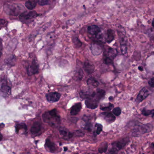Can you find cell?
Wrapping results in <instances>:
<instances>
[{
  "mask_svg": "<svg viewBox=\"0 0 154 154\" xmlns=\"http://www.w3.org/2000/svg\"><path fill=\"white\" fill-rule=\"evenodd\" d=\"M36 5L37 2L35 1V0H28L25 3V6L28 10H33Z\"/></svg>",
  "mask_w": 154,
  "mask_h": 154,
  "instance_id": "7402d4cb",
  "label": "cell"
},
{
  "mask_svg": "<svg viewBox=\"0 0 154 154\" xmlns=\"http://www.w3.org/2000/svg\"><path fill=\"white\" fill-rule=\"evenodd\" d=\"M91 50L92 54L94 56H99L101 54L102 50L101 47L96 43H93L91 46Z\"/></svg>",
  "mask_w": 154,
  "mask_h": 154,
  "instance_id": "4fadbf2b",
  "label": "cell"
},
{
  "mask_svg": "<svg viewBox=\"0 0 154 154\" xmlns=\"http://www.w3.org/2000/svg\"><path fill=\"white\" fill-rule=\"evenodd\" d=\"M45 147L48 151L51 153H55L57 151L56 145L49 139H47L46 140Z\"/></svg>",
  "mask_w": 154,
  "mask_h": 154,
  "instance_id": "8992f818",
  "label": "cell"
},
{
  "mask_svg": "<svg viewBox=\"0 0 154 154\" xmlns=\"http://www.w3.org/2000/svg\"><path fill=\"white\" fill-rule=\"evenodd\" d=\"M1 91L4 95H9L11 93V89L7 85H2L1 87Z\"/></svg>",
  "mask_w": 154,
  "mask_h": 154,
  "instance_id": "d4e9b609",
  "label": "cell"
},
{
  "mask_svg": "<svg viewBox=\"0 0 154 154\" xmlns=\"http://www.w3.org/2000/svg\"><path fill=\"white\" fill-rule=\"evenodd\" d=\"M150 91L146 87H144L140 91L136 98V102H141L150 95Z\"/></svg>",
  "mask_w": 154,
  "mask_h": 154,
  "instance_id": "3957f363",
  "label": "cell"
},
{
  "mask_svg": "<svg viewBox=\"0 0 154 154\" xmlns=\"http://www.w3.org/2000/svg\"><path fill=\"white\" fill-rule=\"evenodd\" d=\"M64 149L65 151H67L68 150V148L66 147H64Z\"/></svg>",
  "mask_w": 154,
  "mask_h": 154,
  "instance_id": "f35d334b",
  "label": "cell"
},
{
  "mask_svg": "<svg viewBox=\"0 0 154 154\" xmlns=\"http://www.w3.org/2000/svg\"><path fill=\"white\" fill-rule=\"evenodd\" d=\"M92 126H93V125H92V124L87 121L86 124L85 126V129L86 130H87L90 131L92 130Z\"/></svg>",
  "mask_w": 154,
  "mask_h": 154,
  "instance_id": "e575fe53",
  "label": "cell"
},
{
  "mask_svg": "<svg viewBox=\"0 0 154 154\" xmlns=\"http://www.w3.org/2000/svg\"><path fill=\"white\" fill-rule=\"evenodd\" d=\"M28 74V75L31 76L35 75L39 72V67L38 63L34 59L32 61V64L28 66V69L27 70Z\"/></svg>",
  "mask_w": 154,
  "mask_h": 154,
  "instance_id": "277c9868",
  "label": "cell"
},
{
  "mask_svg": "<svg viewBox=\"0 0 154 154\" xmlns=\"http://www.w3.org/2000/svg\"><path fill=\"white\" fill-rule=\"evenodd\" d=\"M101 115L106 122L109 124L113 123L115 121V116L110 112H103L101 113Z\"/></svg>",
  "mask_w": 154,
  "mask_h": 154,
  "instance_id": "7c38bea8",
  "label": "cell"
},
{
  "mask_svg": "<svg viewBox=\"0 0 154 154\" xmlns=\"http://www.w3.org/2000/svg\"><path fill=\"white\" fill-rule=\"evenodd\" d=\"M96 127V133L97 134H99L102 131L103 127L101 124H96L95 125Z\"/></svg>",
  "mask_w": 154,
  "mask_h": 154,
  "instance_id": "4dcf8cb0",
  "label": "cell"
},
{
  "mask_svg": "<svg viewBox=\"0 0 154 154\" xmlns=\"http://www.w3.org/2000/svg\"><path fill=\"white\" fill-rule=\"evenodd\" d=\"M113 113L114 115L118 116L121 114V110L120 107H116L113 110Z\"/></svg>",
  "mask_w": 154,
  "mask_h": 154,
  "instance_id": "f546056e",
  "label": "cell"
},
{
  "mask_svg": "<svg viewBox=\"0 0 154 154\" xmlns=\"http://www.w3.org/2000/svg\"><path fill=\"white\" fill-rule=\"evenodd\" d=\"M82 108V104L81 102L76 103L73 106L70 110V114L72 115H76L79 113Z\"/></svg>",
  "mask_w": 154,
  "mask_h": 154,
  "instance_id": "e0dca14e",
  "label": "cell"
},
{
  "mask_svg": "<svg viewBox=\"0 0 154 154\" xmlns=\"http://www.w3.org/2000/svg\"><path fill=\"white\" fill-rule=\"evenodd\" d=\"M42 116L44 122L52 126L58 124L60 122V117L56 109L45 112Z\"/></svg>",
  "mask_w": 154,
  "mask_h": 154,
  "instance_id": "6da1fadb",
  "label": "cell"
},
{
  "mask_svg": "<svg viewBox=\"0 0 154 154\" xmlns=\"http://www.w3.org/2000/svg\"><path fill=\"white\" fill-rule=\"evenodd\" d=\"M141 114L144 116H147L151 115V110H147V109L144 108L141 111Z\"/></svg>",
  "mask_w": 154,
  "mask_h": 154,
  "instance_id": "1f68e13d",
  "label": "cell"
},
{
  "mask_svg": "<svg viewBox=\"0 0 154 154\" xmlns=\"http://www.w3.org/2000/svg\"><path fill=\"white\" fill-rule=\"evenodd\" d=\"M38 16V15L37 14V12L35 11H32L28 13H24V12L22 13L20 16V18L21 20H26L37 17Z\"/></svg>",
  "mask_w": 154,
  "mask_h": 154,
  "instance_id": "30bf717a",
  "label": "cell"
},
{
  "mask_svg": "<svg viewBox=\"0 0 154 154\" xmlns=\"http://www.w3.org/2000/svg\"><path fill=\"white\" fill-rule=\"evenodd\" d=\"M113 107L114 104L110 103H109L108 104H101L100 106V109L104 111H107V110H110Z\"/></svg>",
  "mask_w": 154,
  "mask_h": 154,
  "instance_id": "484cf974",
  "label": "cell"
},
{
  "mask_svg": "<svg viewBox=\"0 0 154 154\" xmlns=\"http://www.w3.org/2000/svg\"><path fill=\"white\" fill-rule=\"evenodd\" d=\"M153 128V126L152 124H145L139 126L138 128H137L136 133H141L145 134L147 133L152 130Z\"/></svg>",
  "mask_w": 154,
  "mask_h": 154,
  "instance_id": "52a82bcc",
  "label": "cell"
},
{
  "mask_svg": "<svg viewBox=\"0 0 154 154\" xmlns=\"http://www.w3.org/2000/svg\"><path fill=\"white\" fill-rule=\"evenodd\" d=\"M83 68L87 73L90 75L94 72L95 66L92 63L89 61H86L84 63Z\"/></svg>",
  "mask_w": 154,
  "mask_h": 154,
  "instance_id": "9a60e30c",
  "label": "cell"
},
{
  "mask_svg": "<svg viewBox=\"0 0 154 154\" xmlns=\"http://www.w3.org/2000/svg\"><path fill=\"white\" fill-rule=\"evenodd\" d=\"M87 32L92 35L96 36L100 32V30L96 25H92L87 28Z\"/></svg>",
  "mask_w": 154,
  "mask_h": 154,
  "instance_id": "2e32d148",
  "label": "cell"
},
{
  "mask_svg": "<svg viewBox=\"0 0 154 154\" xmlns=\"http://www.w3.org/2000/svg\"><path fill=\"white\" fill-rule=\"evenodd\" d=\"M73 43L76 48H79L82 45V42L80 41L79 39L78 38L75 37L73 38Z\"/></svg>",
  "mask_w": 154,
  "mask_h": 154,
  "instance_id": "f1b7e54d",
  "label": "cell"
},
{
  "mask_svg": "<svg viewBox=\"0 0 154 154\" xmlns=\"http://www.w3.org/2000/svg\"><path fill=\"white\" fill-rule=\"evenodd\" d=\"M41 130V124L39 122H35L31 128V132L33 134H37L40 132Z\"/></svg>",
  "mask_w": 154,
  "mask_h": 154,
  "instance_id": "d6986e66",
  "label": "cell"
},
{
  "mask_svg": "<svg viewBox=\"0 0 154 154\" xmlns=\"http://www.w3.org/2000/svg\"><path fill=\"white\" fill-rule=\"evenodd\" d=\"M106 95V92L103 90L99 89L95 92V99L99 101L101 99H102Z\"/></svg>",
  "mask_w": 154,
  "mask_h": 154,
  "instance_id": "ffe728a7",
  "label": "cell"
},
{
  "mask_svg": "<svg viewBox=\"0 0 154 154\" xmlns=\"http://www.w3.org/2000/svg\"><path fill=\"white\" fill-rule=\"evenodd\" d=\"M87 84L89 87H93V88H95V87H97L99 85V83L94 78H92V77H90L87 79Z\"/></svg>",
  "mask_w": 154,
  "mask_h": 154,
  "instance_id": "44dd1931",
  "label": "cell"
},
{
  "mask_svg": "<svg viewBox=\"0 0 154 154\" xmlns=\"http://www.w3.org/2000/svg\"><path fill=\"white\" fill-rule=\"evenodd\" d=\"M2 139V135L1 134H0V141H1V140Z\"/></svg>",
  "mask_w": 154,
  "mask_h": 154,
  "instance_id": "ab89813d",
  "label": "cell"
},
{
  "mask_svg": "<svg viewBox=\"0 0 154 154\" xmlns=\"http://www.w3.org/2000/svg\"><path fill=\"white\" fill-rule=\"evenodd\" d=\"M120 49L123 55H126L127 54V46L124 39H123V40L121 41Z\"/></svg>",
  "mask_w": 154,
  "mask_h": 154,
  "instance_id": "cb8c5ba5",
  "label": "cell"
},
{
  "mask_svg": "<svg viewBox=\"0 0 154 154\" xmlns=\"http://www.w3.org/2000/svg\"><path fill=\"white\" fill-rule=\"evenodd\" d=\"M148 84L151 87L154 88V77L151 78L148 81Z\"/></svg>",
  "mask_w": 154,
  "mask_h": 154,
  "instance_id": "d590c367",
  "label": "cell"
},
{
  "mask_svg": "<svg viewBox=\"0 0 154 154\" xmlns=\"http://www.w3.org/2000/svg\"><path fill=\"white\" fill-rule=\"evenodd\" d=\"M95 92L91 91H81L80 93V96L81 98L87 99H93L95 97Z\"/></svg>",
  "mask_w": 154,
  "mask_h": 154,
  "instance_id": "9c48e42d",
  "label": "cell"
},
{
  "mask_svg": "<svg viewBox=\"0 0 154 154\" xmlns=\"http://www.w3.org/2000/svg\"><path fill=\"white\" fill-rule=\"evenodd\" d=\"M104 62L106 65H110L113 63V60L109 57L106 56L104 59Z\"/></svg>",
  "mask_w": 154,
  "mask_h": 154,
  "instance_id": "836d02e7",
  "label": "cell"
},
{
  "mask_svg": "<svg viewBox=\"0 0 154 154\" xmlns=\"http://www.w3.org/2000/svg\"><path fill=\"white\" fill-rule=\"evenodd\" d=\"M117 54V51L116 49L112 48H109L108 49V56L107 57H109L113 60V59L115 58V56H116Z\"/></svg>",
  "mask_w": 154,
  "mask_h": 154,
  "instance_id": "603a6c76",
  "label": "cell"
},
{
  "mask_svg": "<svg viewBox=\"0 0 154 154\" xmlns=\"http://www.w3.org/2000/svg\"><path fill=\"white\" fill-rule=\"evenodd\" d=\"M138 69H139L140 71H142L143 70V68L141 66H139L138 67Z\"/></svg>",
  "mask_w": 154,
  "mask_h": 154,
  "instance_id": "8d00e7d4",
  "label": "cell"
},
{
  "mask_svg": "<svg viewBox=\"0 0 154 154\" xmlns=\"http://www.w3.org/2000/svg\"><path fill=\"white\" fill-rule=\"evenodd\" d=\"M108 148V144L107 142L103 143L98 148V151L100 153H103L106 152Z\"/></svg>",
  "mask_w": 154,
  "mask_h": 154,
  "instance_id": "4316f807",
  "label": "cell"
},
{
  "mask_svg": "<svg viewBox=\"0 0 154 154\" xmlns=\"http://www.w3.org/2000/svg\"></svg>",
  "mask_w": 154,
  "mask_h": 154,
  "instance_id": "7bdbcfd3",
  "label": "cell"
},
{
  "mask_svg": "<svg viewBox=\"0 0 154 154\" xmlns=\"http://www.w3.org/2000/svg\"><path fill=\"white\" fill-rule=\"evenodd\" d=\"M152 26H153V28H154V20L153 21L152 23Z\"/></svg>",
  "mask_w": 154,
  "mask_h": 154,
  "instance_id": "60d3db41",
  "label": "cell"
},
{
  "mask_svg": "<svg viewBox=\"0 0 154 154\" xmlns=\"http://www.w3.org/2000/svg\"><path fill=\"white\" fill-rule=\"evenodd\" d=\"M59 134L63 138L65 139H69L72 138L73 136V134L69 131L68 129L65 128H61L59 129Z\"/></svg>",
  "mask_w": 154,
  "mask_h": 154,
  "instance_id": "5bb4252c",
  "label": "cell"
},
{
  "mask_svg": "<svg viewBox=\"0 0 154 154\" xmlns=\"http://www.w3.org/2000/svg\"><path fill=\"white\" fill-rule=\"evenodd\" d=\"M16 131L17 133H19V132L20 131L21 129H24V130H27V126L25 125V124H17L16 125Z\"/></svg>",
  "mask_w": 154,
  "mask_h": 154,
  "instance_id": "83f0119b",
  "label": "cell"
},
{
  "mask_svg": "<svg viewBox=\"0 0 154 154\" xmlns=\"http://www.w3.org/2000/svg\"><path fill=\"white\" fill-rule=\"evenodd\" d=\"M128 141H129V139L128 138H124L120 140L119 141L115 142L114 143H113V145L114 146V147L117 150H120L125 147L126 145L128 143Z\"/></svg>",
  "mask_w": 154,
  "mask_h": 154,
  "instance_id": "8fae6325",
  "label": "cell"
},
{
  "mask_svg": "<svg viewBox=\"0 0 154 154\" xmlns=\"http://www.w3.org/2000/svg\"><path fill=\"white\" fill-rule=\"evenodd\" d=\"M1 55H2V53H1V51H0V58L1 57Z\"/></svg>",
  "mask_w": 154,
  "mask_h": 154,
  "instance_id": "b9f144b4",
  "label": "cell"
},
{
  "mask_svg": "<svg viewBox=\"0 0 154 154\" xmlns=\"http://www.w3.org/2000/svg\"><path fill=\"white\" fill-rule=\"evenodd\" d=\"M99 101L96 100L95 99H87L85 100V104L87 108L94 110L97 108L98 106Z\"/></svg>",
  "mask_w": 154,
  "mask_h": 154,
  "instance_id": "ba28073f",
  "label": "cell"
},
{
  "mask_svg": "<svg viewBox=\"0 0 154 154\" xmlns=\"http://www.w3.org/2000/svg\"><path fill=\"white\" fill-rule=\"evenodd\" d=\"M4 9L6 13L11 15H18L24 12V8L22 5L17 4H6Z\"/></svg>",
  "mask_w": 154,
  "mask_h": 154,
  "instance_id": "7a4b0ae2",
  "label": "cell"
},
{
  "mask_svg": "<svg viewBox=\"0 0 154 154\" xmlns=\"http://www.w3.org/2000/svg\"><path fill=\"white\" fill-rule=\"evenodd\" d=\"M114 39V34L112 29H108L106 32V41L107 43H110L112 42Z\"/></svg>",
  "mask_w": 154,
  "mask_h": 154,
  "instance_id": "ac0fdd59",
  "label": "cell"
},
{
  "mask_svg": "<svg viewBox=\"0 0 154 154\" xmlns=\"http://www.w3.org/2000/svg\"><path fill=\"white\" fill-rule=\"evenodd\" d=\"M151 116H152V117L153 118V119H154V110H151Z\"/></svg>",
  "mask_w": 154,
  "mask_h": 154,
  "instance_id": "74e56055",
  "label": "cell"
},
{
  "mask_svg": "<svg viewBox=\"0 0 154 154\" xmlns=\"http://www.w3.org/2000/svg\"><path fill=\"white\" fill-rule=\"evenodd\" d=\"M61 95L57 92H52L47 93L46 95V100L49 102H56L59 100Z\"/></svg>",
  "mask_w": 154,
  "mask_h": 154,
  "instance_id": "5b68a950",
  "label": "cell"
},
{
  "mask_svg": "<svg viewBox=\"0 0 154 154\" xmlns=\"http://www.w3.org/2000/svg\"><path fill=\"white\" fill-rule=\"evenodd\" d=\"M37 2L40 5H45L48 4V0H37Z\"/></svg>",
  "mask_w": 154,
  "mask_h": 154,
  "instance_id": "d6a6232c",
  "label": "cell"
}]
</instances>
